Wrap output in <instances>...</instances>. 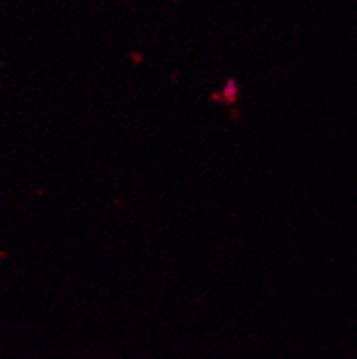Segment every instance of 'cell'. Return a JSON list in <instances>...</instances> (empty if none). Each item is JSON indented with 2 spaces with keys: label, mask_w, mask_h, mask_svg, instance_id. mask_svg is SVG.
<instances>
[]
</instances>
